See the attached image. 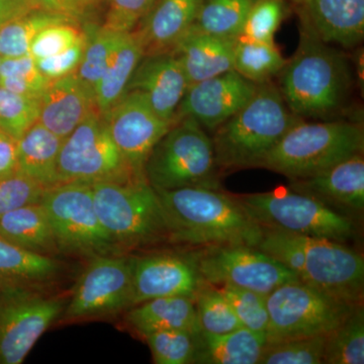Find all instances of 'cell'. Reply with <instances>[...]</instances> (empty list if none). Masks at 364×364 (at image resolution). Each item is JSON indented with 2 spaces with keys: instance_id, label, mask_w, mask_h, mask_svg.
<instances>
[{
  "instance_id": "cell-1",
  "label": "cell",
  "mask_w": 364,
  "mask_h": 364,
  "mask_svg": "<svg viewBox=\"0 0 364 364\" xmlns=\"http://www.w3.org/2000/svg\"><path fill=\"white\" fill-rule=\"evenodd\" d=\"M169 229V241L196 248L255 247L262 237L236 196L221 188H182L157 191Z\"/></svg>"
},
{
  "instance_id": "cell-2",
  "label": "cell",
  "mask_w": 364,
  "mask_h": 364,
  "mask_svg": "<svg viewBox=\"0 0 364 364\" xmlns=\"http://www.w3.org/2000/svg\"><path fill=\"white\" fill-rule=\"evenodd\" d=\"M279 75L287 107L303 119H336L350 95L352 72L343 53L301 28L296 51Z\"/></svg>"
},
{
  "instance_id": "cell-3",
  "label": "cell",
  "mask_w": 364,
  "mask_h": 364,
  "mask_svg": "<svg viewBox=\"0 0 364 364\" xmlns=\"http://www.w3.org/2000/svg\"><path fill=\"white\" fill-rule=\"evenodd\" d=\"M256 248L289 268L306 286L347 303H363V256L346 244L262 228Z\"/></svg>"
},
{
  "instance_id": "cell-4",
  "label": "cell",
  "mask_w": 364,
  "mask_h": 364,
  "mask_svg": "<svg viewBox=\"0 0 364 364\" xmlns=\"http://www.w3.org/2000/svg\"><path fill=\"white\" fill-rule=\"evenodd\" d=\"M294 116L272 81L258 85L252 97L214 131L215 161L223 171L260 167L294 124Z\"/></svg>"
},
{
  "instance_id": "cell-5",
  "label": "cell",
  "mask_w": 364,
  "mask_h": 364,
  "mask_svg": "<svg viewBox=\"0 0 364 364\" xmlns=\"http://www.w3.org/2000/svg\"><path fill=\"white\" fill-rule=\"evenodd\" d=\"M363 150L361 124L341 119L311 123L303 119L287 132L260 167L293 181L320 173Z\"/></svg>"
},
{
  "instance_id": "cell-6",
  "label": "cell",
  "mask_w": 364,
  "mask_h": 364,
  "mask_svg": "<svg viewBox=\"0 0 364 364\" xmlns=\"http://www.w3.org/2000/svg\"><path fill=\"white\" fill-rule=\"evenodd\" d=\"M98 219L119 249L169 240L157 191L146 179L91 184Z\"/></svg>"
},
{
  "instance_id": "cell-7",
  "label": "cell",
  "mask_w": 364,
  "mask_h": 364,
  "mask_svg": "<svg viewBox=\"0 0 364 364\" xmlns=\"http://www.w3.org/2000/svg\"><path fill=\"white\" fill-rule=\"evenodd\" d=\"M221 173L212 138L191 117L172 124L151 151L144 167L146 181L156 191L221 188Z\"/></svg>"
},
{
  "instance_id": "cell-8",
  "label": "cell",
  "mask_w": 364,
  "mask_h": 364,
  "mask_svg": "<svg viewBox=\"0 0 364 364\" xmlns=\"http://www.w3.org/2000/svg\"><path fill=\"white\" fill-rule=\"evenodd\" d=\"M235 196L263 229L345 244L358 237V228L352 218L291 188Z\"/></svg>"
},
{
  "instance_id": "cell-9",
  "label": "cell",
  "mask_w": 364,
  "mask_h": 364,
  "mask_svg": "<svg viewBox=\"0 0 364 364\" xmlns=\"http://www.w3.org/2000/svg\"><path fill=\"white\" fill-rule=\"evenodd\" d=\"M41 203L51 222L60 254L90 259L119 250L98 219L91 184H56L45 189Z\"/></svg>"
},
{
  "instance_id": "cell-10",
  "label": "cell",
  "mask_w": 364,
  "mask_h": 364,
  "mask_svg": "<svg viewBox=\"0 0 364 364\" xmlns=\"http://www.w3.org/2000/svg\"><path fill=\"white\" fill-rule=\"evenodd\" d=\"M301 282L282 284L267 296V343L305 337L328 336L354 306Z\"/></svg>"
},
{
  "instance_id": "cell-11",
  "label": "cell",
  "mask_w": 364,
  "mask_h": 364,
  "mask_svg": "<svg viewBox=\"0 0 364 364\" xmlns=\"http://www.w3.org/2000/svg\"><path fill=\"white\" fill-rule=\"evenodd\" d=\"M62 182L126 181L139 178L112 141L104 114L95 109L62 142L58 157Z\"/></svg>"
},
{
  "instance_id": "cell-12",
  "label": "cell",
  "mask_w": 364,
  "mask_h": 364,
  "mask_svg": "<svg viewBox=\"0 0 364 364\" xmlns=\"http://www.w3.org/2000/svg\"><path fill=\"white\" fill-rule=\"evenodd\" d=\"M41 289L0 287V364H21L65 309Z\"/></svg>"
},
{
  "instance_id": "cell-13",
  "label": "cell",
  "mask_w": 364,
  "mask_h": 364,
  "mask_svg": "<svg viewBox=\"0 0 364 364\" xmlns=\"http://www.w3.org/2000/svg\"><path fill=\"white\" fill-rule=\"evenodd\" d=\"M203 280L217 287H233L268 296L277 287L299 282L293 272L259 249L214 246L193 251Z\"/></svg>"
},
{
  "instance_id": "cell-14",
  "label": "cell",
  "mask_w": 364,
  "mask_h": 364,
  "mask_svg": "<svg viewBox=\"0 0 364 364\" xmlns=\"http://www.w3.org/2000/svg\"><path fill=\"white\" fill-rule=\"evenodd\" d=\"M97 256L78 277L62 318L76 322L107 317L133 304V257Z\"/></svg>"
},
{
  "instance_id": "cell-15",
  "label": "cell",
  "mask_w": 364,
  "mask_h": 364,
  "mask_svg": "<svg viewBox=\"0 0 364 364\" xmlns=\"http://www.w3.org/2000/svg\"><path fill=\"white\" fill-rule=\"evenodd\" d=\"M104 116L112 141L132 171L146 179L144 167L151 151L173 124L158 117L142 93L134 90L124 92Z\"/></svg>"
},
{
  "instance_id": "cell-16",
  "label": "cell",
  "mask_w": 364,
  "mask_h": 364,
  "mask_svg": "<svg viewBox=\"0 0 364 364\" xmlns=\"http://www.w3.org/2000/svg\"><path fill=\"white\" fill-rule=\"evenodd\" d=\"M257 86L233 69L188 85L174 123L191 117L205 131L214 132L252 97Z\"/></svg>"
},
{
  "instance_id": "cell-17",
  "label": "cell",
  "mask_w": 364,
  "mask_h": 364,
  "mask_svg": "<svg viewBox=\"0 0 364 364\" xmlns=\"http://www.w3.org/2000/svg\"><path fill=\"white\" fill-rule=\"evenodd\" d=\"M203 279L193 252L133 257V304L167 296L195 298Z\"/></svg>"
},
{
  "instance_id": "cell-18",
  "label": "cell",
  "mask_w": 364,
  "mask_h": 364,
  "mask_svg": "<svg viewBox=\"0 0 364 364\" xmlns=\"http://www.w3.org/2000/svg\"><path fill=\"white\" fill-rule=\"evenodd\" d=\"M299 28L328 45L351 49L364 38V0H291Z\"/></svg>"
},
{
  "instance_id": "cell-19",
  "label": "cell",
  "mask_w": 364,
  "mask_h": 364,
  "mask_svg": "<svg viewBox=\"0 0 364 364\" xmlns=\"http://www.w3.org/2000/svg\"><path fill=\"white\" fill-rule=\"evenodd\" d=\"M289 188L317 198L328 207L352 219L355 215H363V153L347 158L315 176L293 179Z\"/></svg>"
},
{
  "instance_id": "cell-20",
  "label": "cell",
  "mask_w": 364,
  "mask_h": 364,
  "mask_svg": "<svg viewBox=\"0 0 364 364\" xmlns=\"http://www.w3.org/2000/svg\"><path fill=\"white\" fill-rule=\"evenodd\" d=\"M188 87L181 62L170 53L144 56L136 66L127 91L142 93L153 112L174 124V116Z\"/></svg>"
},
{
  "instance_id": "cell-21",
  "label": "cell",
  "mask_w": 364,
  "mask_h": 364,
  "mask_svg": "<svg viewBox=\"0 0 364 364\" xmlns=\"http://www.w3.org/2000/svg\"><path fill=\"white\" fill-rule=\"evenodd\" d=\"M39 102L38 122L63 140L97 109L92 92L75 74L51 81Z\"/></svg>"
},
{
  "instance_id": "cell-22",
  "label": "cell",
  "mask_w": 364,
  "mask_h": 364,
  "mask_svg": "<svg viewBox=\"0 0 364 364\" xmlns=\"http://www.w3.org/2000/svg\"><path fill=\"white\" fill-rule=\"evenodd\" d=\"M202 0H157L133 31L144 56L170 53L193 26Z\"/></svg>"
},
{
  "instance_id": "cell-23",
  "label": "cell",
  "mask_w": 364,
  "mask_h": 364,
  "mask_svg": "<svg viewBox=\"0 0 364 364\" xmlns=\"http://www.w3.org/2000/svg\"><path fill=\"white\" fill-rule=\"evenodd\" d=\"M237 40L189 31L171 53L181 62L191 85L232 70Z\"/></svg>"
},
{
  "instance_id": "cell-24",
  "label": "cell",
  "mask_w": 364,
  "mask_h": 364,
  "mask_svg": "<svg viewBox=\"0 0 364 364\" xmlns=\"http://www.w3.org/2000/svg\"><path fill=\"white\" fill-rule=\"evenodd\" d=\"M127 323L143 338L163 330H186L200 334L195 298L167 296L131 306Z\"/></svg>"
},
{
  "instance_id": "cell-25",
  "label": "cell",
  "mask_w": 364,
  "mask_h": 364,
  "mask_svg": "<svg viewBox=\"0 0 364 364\" xmlns=\"http://www.w3.org/2000/svg\"><path fill=\"white\" fill-rule=\"evenodd\" d=\"M62 142L63 139L37 122L18 140V171L44 189L56 186Z\"/></svg>"
},
{
  "instance_id": "cell-26",
  "label": "cell",
  "mask_w": 364,
  "mask_h": 364,
  "mask_svg": "<svg viewBox=\"0 0 364 364\" xmlns=\"http://www.w3.org/2000/svg\"><path fill=\"white\" fill-rule=\"evenodd\" d=\"M60 272L56 258L31 252L0 236V287L41 289Z\"/></svg>"
},
{
  "instance_id": "cell-27",
  "label": "cell",
  "mask_w": 364,
  "mask_h": 364,
  "mask_svg": "<svg viewBox=\"0 0 364 364\" xmlns=\"http://www.w3.org/2000/svg\"><path fill=\"white\" fill-rule=\"evenodd\" d=\"M267 345L265 333L252 331L245 327L222 335L200 332L195 363L259 364Z\"/></svg>"
},
{
  "instance_id": "cell-28",
  "label": "cell",
  "mask_w": 364,
  "mask_h": 364,
  "mask_svg": "<svg viewBox=\"0 0 364 364\" xmlns=\"http://www.w3.org/2000/svg\"><path fill=\"white\" fill-rule=\"evenodd\" d=\"M0 236L31 252L51 257L60 254L51 222L41 202L1 215Z\"/></svg>"
},
{
  "instance_id": "cell-29",
  "label": "cell",
  "mask_w": 364,
  "mask_h": 364,
  "mask_svg": "<svg viewBox=\"0 0 364 364\" xmlns=\"http://www.w3.org/2000/svg\"><path fill=\"white\" fill-rule=\"evenodd\" d=\"M143 57V48L135 33H124L95 90L98 112L105 114L123 97Z\"/></svg>"
},
{
  "instance_id": "cell-30",
  "label": "cell",
  "mask_w": 364,
  "mask_h": 364,
  "mask_svg": "<svg viewBox=\"0 0 364 364\" xmlns=\"http://www.w3.org/2000/svg\"><path fill=\"white\" fill-rule=\"evenodd\" d=\"M255 0H202L191 32L239 39Z\"/></svg>"
},
{
  "instance_id": "cell-31",
  "label": "cell",
  "mask_w": 364,
  "mask_h": 364,
  "mask_svg": "<svg viewBox=\"0 0 364 364\" xmlns=\"http://www.w3.org/2000/svg\"><path fill=\"white\" fill-rule=\"evenodd\" d=\"M64 23H78L62 14L41 9H33L9 21L0 28V57L11 58L28 54L33 41L44 28Z\"/></svg>"
},
{
  "instance_id": "cell-32",
  "label": "cell",
  "mask_w": 364,
  "mask_h": 364,
  "mask_svg": "<svg viewBox=\"0 0 364 364\" xmlns=\"http://www.w3.org/2000/svg\"><path fill=\"white\" fill-rule=\"evenodd\" d=\"M287 60L275 44L239 38L234 48L233 70L255 85L272 81Z\"/></svg>"
},
{
  "instance_id": "cell-33",
  "label": "cell",
  "mask_w": 364,
  "mask_h": 364,
  "mask_svg": "<svg viewBox=\"0 0 364 364\" xmlns=\"http://www.w3.org/2000/svg\"><path fill=\"white\" fill-rule=\"evenodd\" d=\"M86 36V45L82 60L79 64L75 75L92 92L98 81L104 75L112 52L119 44L124 33L112 32L92 23L83 26Z\"/></svg>"
},
{
  "instance_id": "cell-34",
  "label": "cell",
  "mask_w": 364,
  "mask_h": 364,
  "mask_svg": "<svg viewBox=\"0 0 364 364\" xmlns=\"http://www.w3.org/2000/svg\"><path fill=\"white\" fill-rule=\"evenodd\" d=\"M324 363H364L363 303L354 306L344 322L328 335Z\"/></svg>"
},
{
  "instance_id": "cell-35",
  "label": "cell",
  "mask_w": 364,
  "mask_h": 364,
  "mask_svg": "<svg viewBox=\"0 0 364 364\" xmlns=\"http://www.w3.org/2000/svg\"><path fill=\"white\" fill-rule=\"evenodd\" d=\"M200 332L222 335L243 327L219 287L203 280L195 296Z\"/></svg>"
},
{
  "instance_id": "cell-36",
  "label": "cell",
  "mask_w": 364,
  "mask_h": 364,
  "mask_svg": "<svg viewBox=\"0 0 364 364\" xmlns=\"http://www.w3.org/2000/svg\"><path fill=\"white\" fill-rule=\"evenodd\" d=\"M50 82L51 81L41 73L35 58L30 53L23 56L1 58V87L40 100Z\"/></svg>"
},
{
  "instance_id": "cell-37",
  "label": "cell",
  "mask_w": 364,
  "mask_h": 364,
  "mask_svg": "<svg viewBox=\"0 0 364 364\" xmlns=\"http://www.w3.org/2000/svg\"><path fill=\"white\" fill-rule=\"evenodd\" d=\"M200 334L186 330H163L144 337L156 364L195 363Z\"/></svg>"
},
{
  "instance_id": "cell-38",
  "label": "cell",
  "mask_w": 364,
  "mask_h": 364,
  "mask_svg": "<svg viewBox=\"0 0 364 364\" xmlns=\"http://www.w3.org/2000/svg\"><path fill=\"white\" fill-rule=\"evenodd\" d=\"M327 336L305 337L267 343L259 364L324 363Z\"/></svg>"
},
{
  "instance_id": "cell-39",
  "label": "cell",
  "mask_w": 364,
  "mask_h": 364,
  "mask_svg": "<svg viewBox=\"0 0 364 364\" xmlns=\"http://www.w3.org/2000/svg\"><path fill=\"white\" fill-rule=\"evenodd\" d=\"M40 102L0 86V132L20 140L39 121Z\"/></svg>"
},
{
  "instance_id": "cell-40",
  "label": "cell",
  "mask_w": 364,
  "mask_h": 364,
  "mask_svg": "<svg viewBox=\"0 0 364 364\" xmlns=\"http://www.w3.org/2000/svg\"><path fill=\"white\" fill-rule=\"evenodd\" d=\"M287 11V0H255L246 16L240 38L274 44L275 33Z\"/></svg>"
},
{
  "instance_id": "cell-41",
  "label": "cell",
  "mask_w": 364,
  "mask_h": 364,
  "mask_svg": "<svg viewBox=\"0 0 364 364\" xmlns=\"http://www.w3.org/2000/svg\"><path fill=\"white\" fill-rule=\"evenodd\" d=\"M243 327L267 334L269 324L267 296L233 287H219Z\"/></svg>"
},
{
  "instance_id": "cell-42",
  "label": "cell",
  "mask_w": 364,
  "mask_h": 364,
  "mask_svg": "<svg viewBox=\"0 0 364 364\" xmlns=\"http://www.w3.org/2000/svg\"><path fill=\"white\" fill-rule=\"evenodd\" d=\"M85 38V32L78 23H64L44 28L35 38L30 54L36 60L54 56L77 44Z\"/></svg>"
},
{
  "instance_id": "cell-43",
  "label": "cell",
  "mask_w": 364,
  "mask_h": 364,
  "mask_svg": "<svg viewBox=\"0 0 364 364\" xmlns=\"http://www.w3.org/2000/svg\"><path fill=\"white\" fill-rule=\"evenodd\" d=\"M45 189L20 173L0 178V217L30 203H40Z\"/></svg>"
},
{
  "instance_id": "cell-44",
  "label": "cell",
  "mask_w": 364,
  "mask_h": 364,
  "mask_svg": "<svg viewBox=\"0 0 364 364\" xmlns=\"http://www.w3.org/2000/svg\"><path fill=\"white\" fill-rule=\"evenodd\" d=\"M156 1L157 0H107V13L102 26L112 32H133Z\"/></svg>"
},
{
  "instance_id": "cell-45",
  "label": "cell",
  "mask_w": 364,
  "mask_h": 364,
  "mask_svg": "<svg viewBox=\"0 0 364 364\" xmlns=\"http://www.w3.org/2000/svg\"><path fill=\"white\" fill-rule=\"evenodd\" d=\"M85 45L86 36L85 39L80 41L77 44L72 46L65 51L54 55V56L35 59L38 69L50 81L75 73L81 60H82Z\"/></svg>"
},
{
  "instance_id": "cell-46",
  "label": "cell",
  "mask_w": 364,
  "mask_h": 364,
  "mask_svg": "<svg viewBox=\"0 0 364 364\" xmlns=\"http://www.w3.org/2000/svg\"><path fill=\"white\" fill-rule=\"evenodd\" d=\"M31 2L35 9L62 14L78 23H83L91 11L83 0H31Z\"/></svg>"
},
{
  "instance_id": "cell-47",
  "label": "cell",
  "mask_w": 364,
  "mask_h": 364,
  "mask_svg": "<svg viewBox=\"0 0 364 364\" xmlns=\"http://www.w3.org/2000/svg\"><path fill=\"white\" fill-rule=\"evenodd\" d=\"M18 172V141L0 132V178Z\"/></svg>"
},
{
  "instance_id": "cell-48",
  "label": "cell",
  "mask_w": 364,
  "mask_h": 364,
  "mask_svg": "<svg viewBox=\"0 0 364 364\" xmlns=\"http://www.w3.org/2000/svg\"><path fill=\"white\" fill-rule=\"evenodd\" d=\"M33 9L31 0H0V28Z\"/></svg>"
},
{
  "instance_id": "cell-49",
  "label": "cell",
  "mask_w": 364,
  "mask_h": 364,
  "mask_svg": "<svg viewBox=\"0 0 364 364\" xmlns=\"http://www.w3.org/2000/svg\"><path fill=\"white\" fill-rule=\"evenodd\" d=\"M83 1H85L86 6H87L90 11H92L95 6H98L100 4H102V2L105 1V0H83Z\"/></svg>"
},
{
  "instance_id": "cell-50",
  "label": "cell",
  "mask_w": 364,
  "mask_h": 364,
  "mask_svg": "<svg viewBox=\"0 0 364 364\" xmlns=\"http://www.w3.org/2000/svg\"><path fill=\"white\" fill-rule=\"evenodd\" d=\"M0 63H1V57H0Z\"/></svg>"
}]
</instances>
